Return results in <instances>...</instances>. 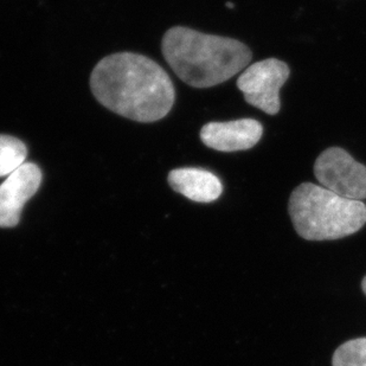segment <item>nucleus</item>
Instances as JSON below:
<instances>
[{
    "mask_svg": "<svg viewBox=\"0 0 366 366\" xmlns=\"http://www.w3.org/2000/svg\"><path fill=\"white\" fill-rule=\"evenodd\" d=\"M290 74V68L280 59H263L244 70L237 80V86L249 104L267 114L275 115L281 108L280 89Z\"/></svg>",
    "mask_w": 366,
    "mask_h": 366,
    "instance_id": "5",
    "label": "nucleus"
},
{
    "mask_svg": "<svg viewBox=\"0 0 366 366\" xmlns=\"http://www.w3.org/2000/svg\"><path fill=\"white\" fill-rule=\"evenodd\" d=\"M26 157L24 142L11 135L0 134V177L10 176L25 164Z\"/></svg>",
    "mask_w": 366,
    "mask_h": 366,
    "instance_id": "9",
    "label": "nucleus"
},
{
    "mask_svg": "<svg viewBox=\"0 0 366 366\" xmlns=\"http://www.w3.org/2000/svg\"><path fill=\"white\" fill-rule=\"evenodd\" d=\"M41 183V169L34 163L23 164L7 176L0 185V228H12L19 223L23 207Z\"/></svg>",
    "mask_w": 366,
    "mask_h": 366,
    "instance_id": "6",
    "label": "nucleus"
},
{
    "mask_svg": "<svg viewBox=\"0 0 366 366\" xmlns=\"http://www.w3.org/2000/svg\"><path fill=\"white\" fill-rule=\"evenodd\" d=\"M227 5H228L229 7H234V5H232V3H228Z\"/></svg>",
    "mask_w": 366,
    "mask_h": 366,
    "instance_id": "12",
    "label": "nucleus"
},
{
    "mask_svg": "<svg viewBox=\"0 0 366 366\" xmlns=\"http://www.w3.org/2000/svg\"><path fill=\"white\" fill-rule=\"evenodd\" d=\"M288 210L297 234L308 241L344 239L366 223L363 202L340 197L312 183L301 184L293 191Z\"/></svg>",
    "mask_w": 366,
    "mask_h": 366,
    "instance_id": "3",
    "label": "nucleus"
},
{
    "mask_svg": "<svg viewBox=\"0 0 366 366\" xmlns=\"http://www.w3.org/2000/svg\"><path fill=\"white\" fill-rule=\"evenodd\" d=\"M90 88L102 106L138 122L165 118L176 100L169 74L153 59L133 52L114 54L97 63Z\"/></svg>",
    "mask_w": 366,
    "mask_h": 366,
    "instance_id": "1",
    "label": "nucleus"
},
{
    "mask_svg": "<svg viewBox=\"0 0 366 366\" xmlns=\"http://www.w3.org/2000/svg\"><path fill=\"white\" fill-rule=\"evenodd\" d=\"M169 184L176 192L198 203H211L223 192V185L217 176L194 167L173 169L169 174Z\"/></svg>",
    "mask_w": 366,
    "mask_h": 366,
    "instance_id": "8",
    "label": "nucleus"
},
{
    "mask_svg": "<svg viewBox=\"0 0 366 366\" xmlns=\"http://www.w3.org/2000/svg\"><path fill=\"white\" fill-rule=\"evenodd\" d=\"M315 174L322 187L353 201L366 198V166L339 147H331L318 157Z\"/></svg>",
    "mask_w": 366,
    "mask_h": 366,
    "instance_id": "4",
    "label": "nucleus"
},
{
    "mask_svg": "<svg viewBox=\"0 0 366 366\" xmlns=\"http://www.w3.org/2000/svg\"><path fill=\"white\" fill-rule=\"evenodd\" d=\"M263 134L262 124L254 119L235 122H210L201 131L204 145L219 152H235L252 149Z\"/></svg>",
    "mask_w": 366,
    "mask_h": 366,
    "instance_id": "7",
    "label": "nucleus"
},
{
    "mask_svg": "<svg viewBox=\"0 0 366 366\" xmlns=\"http://www.w3.org/2000/svg\"><path fill=\"white\" fill-rule=\"evenodd\" d=\"M333 366H366V338L352 339L335 350Z\"/></svg>",
    "mask_w": 366,
    "mask_h": 366,
    "instance_id": "10",
    "label": "nucleus"
},
{
    "mask_svg": "<svg viewBox=\"0 0 366 366\" xmlns=\"http://www.w3.org/2000/svg\"><path fill=\"white\" fill-rule=\"evenodd\" d=\"M162 50L177 76L194 88L225 82L245 69L252 57L250 49L241 41L184 26L166 32Z\"/></svg>",
    "mask_w": 366,
    "mask_h": 366,
    "instance_id": "2",
    "label": "nucleus"
},
{
    "mask_svg": "<svg viewBox=\"0 0 366 366\" xmlns=\"http://www.w3.org/2000/svg\"><path fill=\"white\" fill-rule=\"evenodd\" d=\"M362 288H363V292L366 295V277L363 279V282H362Z\"/></svg>",
    "mask_w": 366,
    "mask_h": 366,
    "instance_id": "11",
    "label": "nucleus"
}]
</instances>
